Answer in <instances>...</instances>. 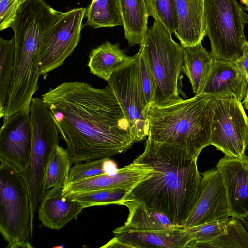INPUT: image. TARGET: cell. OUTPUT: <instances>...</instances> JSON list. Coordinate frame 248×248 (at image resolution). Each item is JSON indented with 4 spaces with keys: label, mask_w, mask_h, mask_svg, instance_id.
I'll use <instances>...</instances> for the list:
<instances>
[{
    "label": "cell",
    "mask_w": 248,
    "mask_h": 248,
    "mask_svg": "<svg viewBox=\"0 0 248 248\" xmlns=\"http://www.w3.org/2000/svg\"><path fill=\"white\" fill-rule=\"evenodd\" d=\"M149 16L159 22L171 34L178 26L174 0H145Z\"/></svg>",
    "instance_id": "83f0119b"
},
{
    "label": "cell",
    "mask_w": 248,
    "mask_h": 248,
    "mask_svg": "<svg viewBox=\"0 0 248 248\" xmlns=\"http://www.w3.org/2000/svg\"><path fill=\"white\" fill-rule=\"evenodd\" d=\"M234 62L237 66L248 76V41H247L242 47V54Z\"/></svg>",
    "instance_id": "d6a6232c"
},
{
    "label": "cell",
    "mask_w": 248,
    "mask_h": 248,
    "mask_svg": "<svg viewBox=\"0 0 248 248\" xmlns=\"http://www.w3.org/2000/svg\"><path fill=\"white\" fill-rule=\"evenodd\" d=\"M85 17L86 24L93 28L124 26L120 0H92Z\"/></svg>",
    "instance_id": "603a6c76"
},
{
    "label": "cell",
    "mask_w": 248,
    "mask_h": 248,
    "mask_svg": "<svg viewBox=\"0 0 248 248\" xmlns=\"http://www.w3.org/2000/svg\"><path fill=\"white\" fill-rule=\"evenodd\" d=\"M104 169L105 174L111 175L115 174L119 169L117 168L116 163L108 158L104 162Z\"/></svg>",
    "instance_id": "836d02e7"
},
{
    "label": "cell",
    "mask_w": 248,
    "mask_h": 248,
    "mask_svg": "<svg viewBox=\"0 0 248 248\" xmlns=\"http://www.w3.org/2000/svg\"><path fill=\"white\" fill-rule=\"evenodd\" d=\"M216 96L201 93L194 97L149 109L147 140L178 147L197 158L210 145Z\"/></svg>",
    "instance_id": "3957f363"
},
{
    "label": "cell",
    "mask_w": 248,
    "mask_h": 248,
    "mask_svg": "<svg viewBox=\"0 0 248 248\" xmlns=\"http://www.w3.org/2000/svg\"><path fill=\"white\" fill-rule=\"evenodd\" d=\"M178 26L174 34L184 47L195 45L205 36V0H174Z\"/></svg>",
    "instance_id": "ac0fdd59"
},
{
    "label": "cell",
    "mask_w": 248,
    "mask_h": 248,
    "mask_svg": "<svg viewBox=\"0 0 248 248\" xmlns=\"http://www.w3.org/2000/svg\"><path fill=\"white\" fill-rule=\"evenodd\" d=\"M240 1L245 5V10L248 11V0H240Z\"/></svg>",
    "instance_id": "8d00e7d4"
},
{
    "label": "cell",
    "mask_w": 248,
    "mask_h": 248,
    "mask_svg": "<svg viewBox=\"0 0 248 248\" xmlns=\"http://www.w3.org/2000/svg\"><path fill=\"white\" fill-rule=\"evenodd\" d=\"M138 53L140 80L146 103L150 108L153 104L155 97V81L145 55L140 49Z\"/></svg>",
    "instance_id": "f546056e"
},
{
    "label": "cell",
    "mask_w": 248,
    "mask_h": 248,
    "mask_svg": "<svg viewBox=\"0 0 248 248\" xmlns=\"http://www.w3.org/2000/svg\"><path fill=\"white\" fill-rule=\"evenodd\" d=\"M230 217L226 193L219 172L216 167L207 170L202 174L197 201L184 227L197 226Z\"/></svg>",
    "instance_id": "8fae6325"
},
{
    "label": "cell",
    "mask_w": 248,
    "mask_h": 248,
    "mask_svg": "<svg viewBox=\"0 0 248 248\" xmlns=\"http://www.w3.org/2000/svg\"><path fill=\"white\" fill-rule=\"evenodd\" d=\"M215 95L211 145L225 155L242 157L248 145V118L242 102L230 93Z\"/></svg>",
    "instance_id": "ba28073f"
},
{
    "label": "cell",
    "mask_w": 248,
    "mask_h": 248,
    "mask_svg": "<svg viewBox=\"0 0 248 248\" xmlns=\"http://www.w3.org/2000/svg\"><path fill=\"white\" fill-rule=\"evenodd\" d=\"M118 248H186L193 232L190 228L177 226L173 229L135 230L123 226L113 230Z\"/></svg>",
    "instance_id": "5bb4252c"
},
{
    "label": "cell",
    "mask_w": 248,
    "mask_h": 248,
    "mask_svg": "<svg viewBox=\"0 0 248 248\" xmlns=\"http://www.w3.org/2000/svg\"><path fill=\"white\" fill-rule=\"evenodd\" d=\"M15 41L0 38V118L5 116L6 105L11 86L15 56Z\"/></svg>",
    "instance_id": "d4e9b609"
},
{
    "label": "cell",
    "mask_w": 248,
    "mask_h": 248,
    "mask_svg": "<svg viewBox=\"0 0 248 248\" xmlns=\"http://www.w3.org/2000/svg\"><path fill=\"white\" fill-rule=\"evenodd\" d=\"M123 205L126 206L129 211L127 220L123 226L125 228L135 230H154L170 229L177 227L164 214L135 202H125Z\"/></svg>",
    "instance_id": "7402d4cb"
},
{
    "label": "cell",
    "mask_w": 248,
    "mask_h": 248,
    "mask_svg": "<svg viewBox=\"0 0 248 248\" xmlns=\"http://www.w3.org/2000/svg\"><path fill=\"white\" fill-rule=\"evenodd\" d=\"M107 158L75 163L70 169L69 183L105 173L104 163Z\"/></svg>",
    "instance_id": "4dcf8cb0"
},
{
    "label": "cell",
    "mask_w": 248,
    "mask_h": 248,
    "mask_svg": "<svg viewBox=\"0 0 248 248\" xmlns=\"http://www.w3.org/2000/svg\"><path fill=\"white\" fill-rule=\"evenodd\" d=\"M197 160L182 148L147 140L143 152L134 161L151 166L154 172L129 192L123 203L135 202L184 227L198 197L201 176Z\"/></svg>",
    "instance_id": "7a4b0ae2"
},
{
    "label": "cell",
    "mask_w": 248,
    "mask_h": 248,
    "mask_svg": "<svg viewBox=\"0 0 248 248\" xmlns=\"http://www.w3.org/2000/svg\"><path fill=\"white\" fill-rule=\"evenodd\" d=\"M130 58L118 43L107 41L92 50L88 66L90 73L108 81L113 72Z\"/></svg>",
    "instance_id": "44dd1931"
},
{
    "label": "cell",
    "mask_w": 248,
    "mask_h": 248,
    "mask_svg": "<svg viewBox=\"0 0 248 248\" xmlns=\"http://www.w3.org/2000/svg\"><path fill=\"white\" fill-rule=\"evenodd\" d=\"M107 82L129 122L135 142L143 140L148 135L149 108L140 80L138 52L117 68Z\"/></svg>",
    "instance_id": "9c48e42d"
},
{
    "label": "cell",
    "mask_w": 248,
    "mask_h": 248,
    "mask_svg": "<svg viewBox=\"0 0 248 248\" xmlns=\"http://www.w3.org/2000/svg\"><path fill=\"white\" fill-rule=\"evenodd\" d=\"M124 36L129 46H140L148 31L149 15L145 0H120Z\"/></svg>",
    "instance_id": "ffe728a7"
},
{
    "label": "cell",
    "mask_w": 248,
    "mask_h": 248,
    "mask_svg": "<svg viewBox=\"0 0 248 248\" xmlns=\"http://www.w3.org/2000/svg\"><path fill=\"white\" fill-rule=\"evenodd\" d=\"M243 11L236 0H205V33L215 60L234 62L241 56L247 41Z\"/></svg>",
    "instance_id": "52a82bcc"
},
{
    "label": "cell",
    "mask_w": 248,
    "mask_h": 248,
    "mask_svg": "<svg viewBox=\"0 0 248 248\" xmlns=\"http://www.w3.org/2000/svg\"><path fill=\"white\" fill-rule=\"evenodd\" d=\"M32 142L30 114L20 111L3 117L0 130V161L19 171L27 165Z\"/></svg>",
    "instance_id": "7c38bea8"
},
{
    "label": "cell",
    "mask_w": 248,
    "mask_h": 248,
    "mask_svg": "<svg viewBox=\"0 0 248 248\" xmlns=\"http://www.w3.org/2000/svg\"><path fill=\"white\" fill-rule=\"evenodd\" d=\"M230 218L228 217L190 227L193 235L192 240L187 248H193L197 244L211 241L226 233Z\"/></svg>",
    "instance_id": "f1b7e54d"
},
{
    "label": "cell",
    "mask_w": 248,
    "mask_h": 248,
    "mask_svg": "<svg viewBox=\"0 0 248 248\" xmlns=\"http://www.w3.org/2000/svg\"><path fill=\"white\" fill-rule=\"evenodd\" d=\"M216 167L224 186L230 217L248 216V157L225 155Z\"/></svg>",
    "instance_id": "4fadbf2b"
},
{
    "label": "cell",
    "mask_w": 248,
    "mask_h": 248,
    "mask_svg": "<svg viewBox=\"0 0 248 248\" xmlns=\"http://www.w3.org/2000/svg\"><path fill=\"white\" fill-rule=\"evenodd\" d=\"M86 8L72 9L62 12L60 18L46 33L41 42L39 56L41 75H45L63 64L78 45Z\"/></svg>",
    "instance_id": "30bf717a"
},
{
    "label": "cell",
    "mask_w": 248,
    "mask_h": 248,
    "mask_svg": "<svg viewBox=\"0 0 248 248\" xmlns=\"http://www.w3.org/2000/svg\"><path fill=\"white\" fill-rule=\"evenodd\" d=\"M34 228L28 190L19 171L0 161V232L8 248H33Z\"/></svg>",
    "instance_id": "277c9868"
},
{
    "label": "cell",
    "mask_w": 248,
    "mask_h": 248,
    "mask_svg": "<svg viewBox=\"0 0 248 248\" xmlns=\"http://www.w3.org/2000/svg\"><path fill=\"white\" fill-rule=\"evenodd\" d=\"M41 99L51 112L73 163L110 158L135 142L128 121L109 86L65 82Z\"/></svg>",
    "instance_id": "6da1fadb"
},
{
    "label": "cell",
    "mask_w": 248,
    "mask_h": 248,
    "mask_svg": "<svg viewBox=\"0 0 248 248\" xmlns=\"http://www.w3.org/2000/svg\"><path fill=\"white\" fill-rule=\"evenodd\" d=\"M32 142L27 166L19 172L26 185L32 217L44 194L43 182L48 160L59 145V131L52 114L41 98L33 97L30 106Z\"/></svg>",
    "instance_id": "8992f818"
},
{
    "label": "cell",
    "mask_w": 248,
    "mask_h": 248,
    "mask_svg": "<svg viewBox=\"0 0 248 248\" xmlns=\"http://www.w3.org/2000/svg\"><path fill=\"white\" fill-rule=\"evenodd\" d=\"M238 219L242 224L244 228L248 233V216L241 218H239Z\"/></svg>",
    "instance_id": "e575fe53"
},
{
    "label": "cell",
    "mask_w": 248,
    "mask_h": 248,
    "mask_svg": "<svg viewBox=\"0 0 248 248\" xmlns=\"http://www.w3.org/2000/svg\"><path fill=\"white\" fill-rule=\"evenodd\" d=\"M248 89L246 96L244 100L242 101V104L244 105V108L248 110V76H247Z\"/></svg>",
    "instance_id": "d590c367"
},
{
    "label": "cell",
    "mask_w": 248,
    "mask_h": 248,
    "mask_svg": "<svg viewBox=\"0 0 248 248\" xmlns=\"http://www.w3.org/2000/svg\"><path fill=\"white\" fill-rule=\"evenodd\" d=\"M129 191L123 189H108L70 193L74 199L81 202L85 208L109 204L123 205Z\"/></svg>",
    "instance_id": "4316f807"
},
{
    "label": "cell",
    "mask_w": 248,
    "mask_h": 248,
    "mask_svg": "<svg viewBox=\"0 0 248 248\" xmlns=\"http://www.w3.org/2000/svg\"><path fill=\"white\" fill-rule=\"evenodd\" d=\"M153 168L146 164L133 161L119 168L114 175L105 173L70 183L63 194L108 189H123L130 191L138 183L151 176Z\"/></svg>",
    "instance_id": "9a60e30c"
},
{
    "label": "cell",
    "mask_w": 248,
    "mask_h": 248,
    "mask_svg": "<svg viewBox=\"0 0 248 248\" xmlns=\"http://www.w3.org/2000/svg\"><path fill=\"white\" fill-rule=\"evenodd\" d=\"M247 89V76L234 62L215 60L201 93H230L242 102Z\"/></svg>",
    "instance_id": "e0dca14e"
},
{
    "label": "cell",
    "mask_w": 248,
    "mask_h": 248,
    "mask_svg": "<svg viewBox=\"0 0 248 248\" xmlns=\"http://www.w3.org/2000/svg\"><path fill=\"white\" fill-rule=\"evenodd\" d=\"M64 188L56 186L44 193L37 209L42 225L59 230L72 220H76L85 208L82 204L69 195L63 194Z\"/></svg>",
    "instance_id": "2e32d148"
},
{
    "label": "cell",
    "mask_w": 248,
    "mask_h": 248,
    "mask_svg": "<svg viewBox=\"0 0 248 248\" xmlns=\"http://www.w3.org/2000/svg\"><path fill=\"white\" fill-rule=\"evenodd\" d=\"M243 16L246 24L248 25V14L243 11Z\"/></svg>",
    "instance_id": "74e56055"
},
{
    "label": "cell",
    "mask_w": 248,
    "mask_h": 248,
    "mask_svg": "<svg viewBox=\"0 0 248 248\" xmlns=\"http://www.w3.org/2000/svg\"><path fill=\"white\" fill-rule=\"evenodd\" d=\"M194 248H248V233L240 221L231 217L226 233L209 242L195 245Z\"/></svg>",
    "instance_id": "484cf974"
},
{
    "label": "cell",
    "mask_w": 248,
    "mask_h": 248,
    "mask_svg": "<svg viewBox=\"0 0 248 248\" xmlns=\"http://www.w3.org/2000/svg\"><path fill=\"white\" fill-rule=\"evenodd\" d=\"M72 163L67 149L57 146L48 160L44 174L43 182L44 192L56 186L64 188L69 184Z\"/></svg>",
    "instance_id": "cb8c5ba5"
},
{
    "label": "cell",
    "mask_w": 248,
    "mask_h": 248,
    "mask_svg": "<svg viewBox=\"0 0 248 248\" xmlns=\"http://www.w3.org/2000/svg\"><path fill=\"white\" fill-rule=\"evenodd\" d=\"M154 77L156 90L153 105H164L182 99L178 81L185 48L175 42L162 25L154 20L140 46Z\"/></svg>",
    "instance_id": "5b68a950"
},
{
    "label": "cell",
    "mask_w": 248,
    "mask_h": 248,
    "mask_svg": "<svg viewBox=\"0 0 248 248\" xmlns=\"http://www.w3.org/2000/svg\"><path fill=\"white\" fill-rule=\"evenodd\" d=\"M26 0H0V30L11 27L21 5Z\"/></svg>",
    "instance_id": "1f68e13d"
},
{
    "label": "cell",
    "mask_w": 248,
    "mask_h": 248,
    "mask_svg": "<svg viewBox=\"0 0 248 248\" xmlns=\"http://www.w3.org/2000/svg\"><path fill=\"white\" fill-rule=\"evenodd\" d=\"M184 48L182 72L188 77L193 93L198 95L202 92L215 59L211 53L203 46L202 42Z\"/></svg>",
    "instance_id": "d6986e66"
}]
</instances>
